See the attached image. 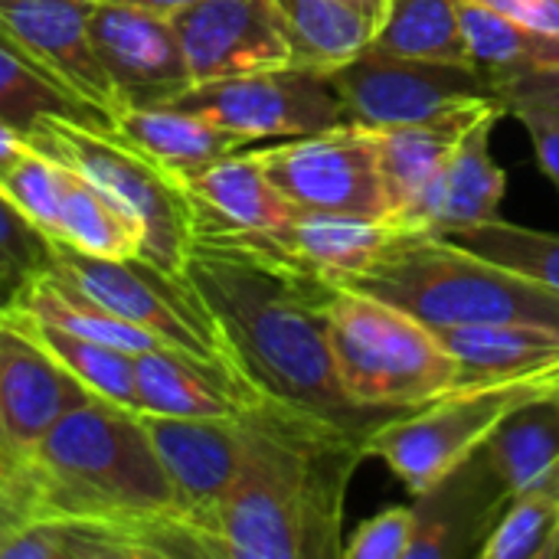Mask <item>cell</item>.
Here are the masks:
<instances>
[{
  "instance_id": "3957f363",
  "label": "cell",
  "mask_w": 559,
  "mask_h": 559,
  "mask_svg": "<svg viewBox=\"0 0 559 559\" xmlns=\"http://www.w3.org/2000/svg\"><path fill=\"white\" fill-rule=\"evenodd\" d=\"M26 462L43 518L187 524L141 413L118 403L69 409Z\"/></svg>"
},
{
  "instance_id": "d4e9b609",
  "label": "cell",
  "mask_w": 559,
  "mask_h": 559,
  "mask_svg": "<svg viewBox=\"0 0 559 559\" xmlns=\"http://www.w3.org/2000/svg\"><path fill=\"white\" fill-rule=\"evenodd\" d=\"M459 364V383L559 370V331L540 324L432 328Z\"/></svg>"
},
{
  "instance_id": "2e32d148",
  "label": "cell",
  "mask_w": 559,
  "mask_h": 559,
  "mask_svg": "<svg viewBox=\"0 0 559 559\" xmlns=\"http://www.w3.org/2000/svg\"><path fill=\"white\" fill-rule=\"evenodd\" d=\"M514 491L481 449L416 495V537L406 559H478Z\"/></svg>"
},
{
  "instance_id": "7bdbcfd3",
  "label": "cell",
  "mask_w": 559,
  "mask_h": 559,
  "mask_svg": "<svg viewBox=\"0 0 559 559\" xmlns=\"http://www.w3.org/2000/svg\"><path fill=\"white\" fill-rule=\"evenodd\" d=\"M128 3H138V7L157 10V13H164V16H174V13H180V10H187V7H193V3H200V0H128Z\"/></svg>"
},
{
  "instance_id": "8d00e7d4",
  "label": "cell",
  "mask_w": 559,
  "mask_h": 559,
  "mask_svg": "<svg viewBox=\"0 0 559 559\" xmlns=\"http://www.w3.org/2000/svg\"><path fill=\"white\" fill-rule=\"evenodd\" d=\"M416 537L413 508H386L364 521L347 540L344 559H406Z\"/></svg>"
},
{
  "instance_id": "9c48e42d",
  "label": "cell",
  "mask_w": 559,
  "mask_h": 559,
  "mask_svg": "<svg viewBox=\"0 0 559 559\" xmlns=\"http://www.w3.org/2000/svg\"><path fill=\"white\" fill-rule=\"evenodd\" d=\"M170 105L203 115L246 147L252 141H285L350 121L331 72L305 66H278L200 82L180 92Z\"/></svg>"
},
{
  "instance_id": "f546056e",
  "label": "cell",
  "mask_w": 559,
  "mask_h": 559,
  "mask_svg": "<svg viewBox=\"0 0 559 559\" xmlns=\"http://www.w3.org/2000/svg\"><path fill=\"white\" fill-rule=\"evenodd\" d=\"M370 49L403 59L472 66L462 0H390Z\"/></svg>"
},
{
  "instance_id": "cb8c5ba5",
  "label": "cell",
  "mask_w": 559,
  "mask_h": 559,
  "mask_svg": "<svg viewBox=\"0 0 559 559\" xmlns=\"http://www.w3.org/2000/svg\"><path fill=\"white\" fill-rule=\"evenodd\" d=\"M111 134L124 147H131L134 154H141L144 160H151L154 167H160L170 177L200 170V167L246 147L239 138L216 128L203 115H193V111H183L174 105L124 108L115 118Z\"/></svg>"
},
{
  "instance_id": "603a6c76",
  "label": "cell",
  "mask_w": 559,
  "mask_h": 559,
  "mask_svg": "<svg viewBox=\"0 0 559 559\" xmlns=\"http://www.w3.org/2000/svg\"><path fill=\"white\" fill-rule=\"evenodd\" d=\"M504 105L485 111L459 141L452 151L436 200H432V216L429 229L432 236H459L475 226H485L501 216V200L508 190V177L491 157V134L498 121L504 118Z\"/></svg>"
},
{
  "instance_id": "44dd1931",
  "label": "cell",
  "mask_w": 559,
  "mask_h": 559,
  "mask_svg": "<svg viewBox=\"0 0 559 559\" xmlns=\"http://www.w3.org/2000/svg\"><path fill=\"white\" fill-rule=\"evenodd\" d=\"M396 236L400 229L386 219L295 210L292 219L275 233L242 236V239H252L278 252L285 262L298 265L301 272L334 288H347L390 249Z\"/></svg>"
},
{
  "instance_id": "7c38bea8",
  "label": "cell",
  "mask_w": 559,
  "mask_h": 559,
  "mask_svg": "<svg viewBox=\"0 0 559 559\" xmlns=\"http://www.w3.org/2000/svg\"><path fill=\"white\" fill-rule=\"evenodd\" d=\"M88 33L124 108L170 105L193 85L170 16L128 0H102L92 3Z\"/></svg>"
},
{
  "instance_id": "8992f818",
  "label": "cell",
  "mask_w": 559,
  "mask_h": 559,
  "mask_svg": "<svg viewBox=\"0 0 559 559\" xmlns=\"http://www.w3.org/2000/svg\"><path fill=\"white\" fill-rule=\"evenodd\" d=\"M557 383L559 370L459 383L423 406L383 419L367 436V455L383 459L413 495H423L481 452L521 406Z\"/></svg>"
},
{
  "instance_id": "8fae6325",
  "label": "cell",
  "mask_w": 559,
  "mask_h": 559,
  "mask_svg": "<svg viewBox=\"0 0 559 559\" xmlns=\"http://www.w3.org/2000/svg\"><path fill=\"white\" fill-rule=\"evenodd\" d=\"M331 82L350 121L370 131L436 121L452 111L498 98L491 79L475 66L403 59L377 52L370 46L334 69Z\"/></svg>"
},
{
  "instance_id": "6da1fadb",
  "label": "cell",
  "mask_w": 559,
  "mask_h": 559,
  "mask_svg": "<svg viewBox=\"0 0 559 559\" xmlns=\"http://www.w3.org/2000/svg\"><path fill=\"white\" fill-rule=\"evenodd\" d=\"M183 275L210 308L233 370L259 393L334 423L377 429L390 413L347 403L328 341L334 285L252 239L197 236Z\"/></svg>"
},
{
  "instance_id": "ab89813d",
  "label": "cell",
  "mask_w": 559,
  "mask_h": 559,
  "mask_svg": "<svg viewBox=\"0 0 559 559\" xmlns=\"http://www.w3.org/2000/svg\"><path fill=\"white\" fill-rule=\"evenodd\" d=\"M495 95L501 102H508V98H547V102H559V69L527 72V75H514V79L495 82Z\"/></svg>"
},
{
  "instance_id": "60d3db41",
  "label": "cell",
  "mask_w": 559,
  "mask_h": 559,
  "mask_svg": "<svg viewBox=\"0 0 559 559\" xmlns=\"http://www.w3.org/2000/svg\"><path fill=\"white\" fill-rule=\"evenodd\" d=\"M26 151H29V141H26L16 128H10L7 121H0V180L16 167V160H20Z\"/></svg>"
},
{
  "instance_id": "ba28073f",
  "label": "cell",
  "mask_w": 559,
  "mask_h": 559,
  "mask_svg": "<svg viewBox=\"0 0 559 559\" xmlns=\"http://www.w3.org/2000/svg\"><path fill=\"white\" fill-rule=\"evenodd\" d=\"M43 275L131 321L134 328L157 337L164 347L233 367L210 308L183 272H167L141 255L98 259L69 246H56L52 262Z\"/></svg>"
},
{
  "instance_id": "836d02e7",
  "label": "cell",
  "mask_w": 559,
  "mask_h": 559,
  "mask_svg": "<svg viewBox=\"0 0 559 559\" xmlns=\"http://www.w3.org/2000/svg\"><path fill=\"white\" fill-rule=\"evenodd\" d=\"M559 547V498L531 485L514 491L478 559H554Z\"/></svg>"
},
{
  "instance_id": "484cf974",
  "label": "cell",
  "mask_w": 559,
  "mask_h": 559,
  "mask_svg": "<svg viewBox=\"0 0 559 559\" xmlns=\"http://www.w3.org/2000/svg\"><path fill=\"white\" fill-rule=\"evenodd\" d=\"M56 160V157H52ZM59 167V226L56 246H69L98 259H131L141 255L144 229L124 210H118L95 183L79 170L56 160Z\"/></svg>"
},
{
  "instance_id": "f35d334b",
  "label": "cell",
  "mask_w": 559,
  "mask_h": 559,
  "mask_svg": "<svg viewBox=\"0 0 559 559\" xmlns=\"http://www.w3.org/2000/svg\"><path fill=\"white\" fill-rule=\"evenodd\" d=\"M472 3H481L501 16L534 26L540 33L559 36V0H472Z\"/></svg>"
},
{
  "instance_id": "bcb514c9",
  "label": "cell",
  "mask_w": 559,
  "mask_h": 559,
  "mask_svg": "<svg viewBox=\"0 0 559 559\" xmlns=\"http://www.w3.org/2000/svg\"><path fill=\"white\" fill-rule=\"evenodd\" d=\"M82 3H102V0H82Z\"/></svg>"
},
{
  "instance_id": "d6a6232c",
  "label": "cell",
  "mask_w": 559,
  "mask_h": 559,
  "mask_svg": "<svg viewBox=\"0 0 559 559\" xmlns=\"http://www.w3.org/2000/svg\"><path fill=\"white\" fill-rule=\"evenodd\" d=\"M449 239L462 242L465 249H472L531 282H540L544 288L559 295V233L531 229V226L498 216L485 226H475V229L449 236Z\"/></svg>"
},
{
  "instance_id": "5b68a950",
  "label": "cell",
  "mask_w": 559,
  "mask_h": 559,
  "mask_svg": "<svg viewBox=\"0 0 559 559\" xmlns=\"http://www.w3.org/2000/svg\"><path fill=\"white\" fill-rule=\"evenodd\" d=\"M328 341L341 390L364 413L396 416L459 386V364L429 324L357 288H334Z\"/></svg>"
},
{
  "instance_id": "b9f144b4",
  "label": "cell",
  "mask_w": 559,
  "mask_h": 559,
  "mask_svg": "<svg viewBox=\"0 0 559 559\" xmlns=\"http://www.w3.org/2000/svg\"><path fill=\"white\" fill-rule=\"evenodd\" d=\"M341 3L354 7L357 13L370 16L373 23H383V16H386V10H390V0H341Z\"/></svg>"
},
{
  "instance_id": "f6af8a7d",
  "label": "cell",
  "mask_w": 559,
  "mask_h": 559,
  "mask_svg": "<svg viewBox=\"0 0 559 559\" xmlns=\"http://www.w3.org/2000/svg\"><path fill=\"white\" fill-rule=\"evenodd\" d=\"M3 305H10V295H7V292L0 288V308H3Z\"/></svg>"
},
{
  "instance_id": "d6986e66",
  "label": "cell",
  "mask_w": 559,
  "mask_h": 559,
  "mask_svg": "<svg viewBox=\"0 0 559 559\" xmlns=\"http://www.w3.org/2000/svg\"><path fill=\"white\" fill-rule=\"evenodd\" d=\"M210 559L190 524H121L102 518H43L20 527L0 559Z\"/></svg>"
},
{
  "instance_id": "f1b7e54d",
  "label": "cell",
  "mask_w": 559,
  "mask_h": 559,
  "mask_svg": "<svg viewBox=\"0 0 559 559\" xmlns=\"http://www.w3.org/2000/svg\"><path fill=\"white\" fill-rule=\"evenodd\" d=\"M462 29L472 66L491 79V88L514 75L559 69V36L524 26L481 3L462 0Z\"/></svg>"
},
{
  "instance_id": "e575fe53",
  "label": "cell",
  "mask_w": 559,
  "mask_h": 559,
  "mask_svg": "<svg viewBox=\"0 0 559 559\" xmlns=\"http://www.w3.org/2000/svg\"><path fill=\"white\" fill-rule=\"evenodd\" d=\"M52 249L56 242L39 233L0 190V288L10 295V301L26 282L49 269Z\"/></svg>"
},
{
  "instance_id": "5bb4252c",
  "label": "cell",
  "mask_w": 559,
  "mask_h": 559,
  "mask_svg": "<svg viewBox=\"0 0 559 559\" xmlns=\"http://www.w3.org/2000/svg\"><path fill=\"white\" fill-rule=\"evenodd\" d=\"M88 13L82 0H0V36L115 128L124 105L95 56Z\"/></svg>"
},
{
  "instance_id": "1f68e13d",
  "label": "cell",
  "mask_w": 559,
  "mask_h": 559,
  "mask_svg": "<svg viewBox=\"0 0 559 559\" xmlns=\"http://www.w3.org/2000/svg\"><path fill=\"white\" fill-rule=\"evenodd\" d=\"M511 491L531 488L559 459V383L521 406L485 445Z\"/></svg>"
},
{
  "instance_id": "74e56055",
  "label": "cell",
  "mask_w": 559,
  "mask_h": 559,
  "mask_svg": "<svg viewBox=\"0 0 559 559\" xmlns=\"http://www.w3.org/2000/svg\"><path fill=\"white\" fill-rule=\"evenodd\" d=\"M511 118H518L537 151L540 170L550 177L559 193V102L547 98H508L501 102Z\"/></svg>"
},
{
  "instance_id": "52a82bcc",
  "label": "cell",
  "mask_w": 559,
  "mask_h": 559,
  "mask_svg": "<svg viewBox=\"0 0 559 559\" xmlns=\"http://www.w3.org/2000/svg\"><path fill=\"white\" fill-rule=\"evenodd\" d=\"M26 141L29 147L79 170L118 210L141 223V259L167 272H183L193 246V216L180 183L170 174L124 147L111 131L66 118H43Z\"/></svg>"
},
{
  "instance_id": "7a4b0ae2",
  "label": "cell",
  "mask_w": 559,
  "mask_h": 559,
  "mask_svg": "<svg viewBox=\"0 0 559 559\" xmlns=\"http://www.w3.org/2000/svg\"><path fill=\"white\" fill-rule=\"evenodd\" d=\"M246 445L213 514L216 559H344V508L373 429L259 396Z\"/></svg>"
},
{
  "instance_id": "d590c367",
  "label": "cell",
  "mask_w": 559,
  "mask_h": 559,
  "mask_svg": "<svg viewBox=\"0 0 559 559\" xmlns=\"http://www.w3.org/2000/svg\"><path fill=\"white\" fill-rule=\"evenodd\" d=\"M0 190L10 197V203L56 242L59 226V167L49 154L29 147L16 167L0 180Z\"/></svg>"
},
{
  "instance_id": "ee69618b",
  "label": "cell",
  "mask_w": 559,
  "mask_h": 559,
  "mask_svg": "<svg viewBox=\"0 0 559 559\" xmlns=\"http://www.w3.org/2000/svg\"><path fill=\"white\" fill-rule=\"evenodd\" d=\"M537 488H544V491H550V495H557L559 498V459L547 468V475H540L537 481H534Z\"/></svg>"
},
{
  "instance_id": "7402d4cb",
  "label": "cell",
  "mask_w": 559,
  "mask_h": 559,
  "mask_svg": "<svg viewBox=\"0 0 559 559\" xmlns=\"http://www.w3.org/2000/svg\"><path fill=\"white\" fill-rule=\"evenodd\" d=\"M134 380L141 416H239L259 400L233 367L210 364L174 347L134 354Z\"/></svg>"
},
{
  "instance_id": "9a60e30c",
  "label": "cell",
  "mask_w": 559,
  "mask_h": 559,
  "mask_svg": "<svg viewBox=\"0 0 559 559\" xmlns=\"http://www.w3.org/2000/svg\"><path fill=\"white\" fill-rule=\"evenodd\" d=\"M141 419L177 491L183 521L206 540L210 557L216 559L210 524L226 491L233 488L242 462V445H246L242 413L206 416V419H183V416H141Z\"/></svg>"
},
{
  "instance_id": "e0dca14e",
  "label": "cell",
  "mask_w": 559,
  "mask_h": 559,
  "mask_svg": "<svg viewBox=\"0 0 559 559\" xmlns=\"http://www.w3.org/2000/svg\"><path fill=\"white\" fill-rule=\"evenodd\" d=\"M501 98H491L475 108L452 111L436 121L419 124H396L373 131L377 141V160L383 174L386 190V219L400 233H426L432 216V200L442 180V170L459 147L462 134L491 108H498Z\"/></svg>"
},
{
  "instance_id": "4316f807",
  "label": "cell",
  "mask_w": 559,
  "mask_h": 559,
  "mask_svg": "<svg viewBox=\"0 0 559 559\" xmlns=\"http://www.w3.org/2000/svg\"><path fill=\"white\" fill-rule=\"evenodd\" d=\"M0 318L16 324L23 334H29L39 347H46L88 393L98 400L118 403L124 409L138 413V380H134V354H124L118 347L69 334L49 321H39L13 305L0 308Z\"/></svg>"
},
{
  "instance_id": "4dcf8cb0",
  "label": "cell",
  "mask_w": 559,
  "mask_h": 559,
  "mask_svg": "<svg viewBox=\"0 0 559 559\" xmlns=\"http://www.w3.org/2000/svg\"><path fill=\"white\" fill-rule=\"evenodd\" d=\"M43 118H66V121L111 131L105 115H98L92 105L75 98L49 72H43L36 62H29L20 49H13L0 36V121H7L26 138Z\"/></svg>"
},
{
  "instance_id": "ffe728a7",
  "label": "cell",
  "mask_w": 559,
  "mask_h": 559,
  "mask_svg": "<svg viewBox=\"0 0 559 559\" xmlns=\"http://www.w3.org/2000/svg\"><path fill=\"white\" fill-rule=\"evenodd\" d=\"M190 203L193 239L269 236L292 219V203L275 190L252 147H239L200 170L174 177Z\"/></svg>"
},
{
  "instance_id": "83f0119b",
  "label": "cell",
  "mask_w": 559,
  "mask_h": 559,
  "mask_svg": "<svg viewBox=\"0 0 559 559\" xmlns=\"http://www.w3.org/2000/svg\"><path fill=\"white\" fill-rule=\"evenodd\" d=\"M292 39V66L334 72L360 56L380 23L341 0H275Z\"/></svg>"
},
{
  "instance_id": "4fadbf2b",
  "label": "cell",
  "mask_w": 559,
  "mask_h": 559,
  "mask_svg": "<svg viewBox=\"0 0 559 559\" xmlns=\"http://www.w3.org/2000/svg\"><path fill=\"white\" fill-rule=\"evenodd\" d=\"M170 20L193 85L292 66V39L275 0H200Z\"/></svg>"
},
{
  "instance_id": "7dc6e473",
  "label": "cell",
  "mask_w": 559,
  "mask_h": 559,
  "mask_svg": "<svg viewBox=\"0 0 559 559\" xmlns=\"http://www.w3.org/2000/svg\"><path fill=\"white\" fill-rule=\"evenodd\" d=\"M554 559H559V547H557V557H554Z\"/></svg>"
},
{
  "instance_id": "ac0fdd59",
  "label": "cell",
  "mask_w": 559,
  "mask_h": 559,
  "mask_svg": "<svg viewBox=\"0 0 559 559\" xmlns=\"http://www.w3.org/2000/svg\"><path fill=\"white\" fill-rule=\"evenodd\" d=\"M88 393L46 347L0 318V442L29 455L43 436Z\"/></svg>"
},
{
  "instance_id": "30bf717a",
  "label": "cell",
  "mask_w": 559,
  "mask_h": 559,
  "mask_svg": "<svg viewBox=\"0 0 559 559\" xmlns=\"http://www.w3.org/2000/svg\"><path fill=\"white\" fill-rule=\"evenodd\" d=\"M252 154L292 210L364 219H386L390 213L373 131L357 121L272 141L252 147Z\"/></svg>"
},
{
  "instance_id": "277c9868",
  "label": "cell",
  "mask_w": 559,
  "mask_h": 559,
  "mask_svg": "<svg viewBox=\"0 0 559 559\" xmlns=\"http://www.w3.org/2000/svg\"><path fill=\"white\" fill-rule=\"evenodd\" d=\"M347 288L373 295L429 328L540 324L559 331V295L449 236L400 233Z\"/></svg>"
}]
</instances>
